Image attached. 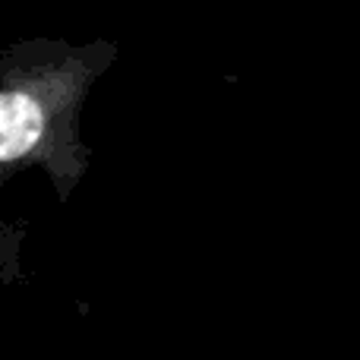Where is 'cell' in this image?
Segmentation results:
<instances>
[{
	"mask_svg": "<svg viewBox=\"0 0 360 360\" xmlns=\"http://www.w3.org/2000/svg\"><path fill=\"white\" fill-rule=\"evenodd\" d=\"M95 73L92 63H57L0 79V186L38 165L60 199H70L89 168L79 111Z\"/></svg>",
	"mask_w": 360,
	"mask_h": 360,
	"instance_id": "obj_1",
	"label": "cell"
}]
</instances>
